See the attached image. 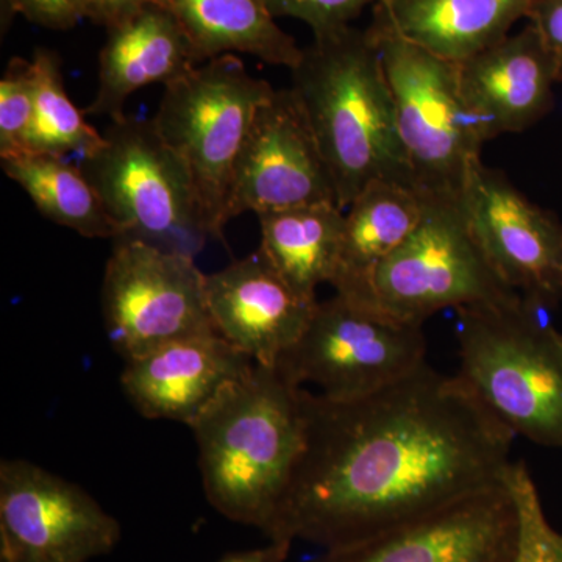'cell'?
<instances>
[{
    "instance_id": "obj_1",
    "label": "cell",
    "mask_w": 562,
    "mask_h": 562,
    "mask_svg": "<svg viewBox=\"0 0 562 562\" xmlns=\"http://www.w3.org/2000/svg\"><path fill=\"white\" fill-rule=\"evenodd\" d=\"M305 432L269 541L335 549L505 483L516 435L425 362L361 397L302 390Z\"/></svg>"
},
{
    "instance_id": "obj_2",
    "label": "cell",
    "mask_w": 562,
    "mask_h": 562,
    "mask_svg": "<svg viewBox=\"0 0 562 562\" xmlns=\"http://www.w3.org/2000/svg\"><path fill=\"white\" fill-rule=\"evenodd\" d=\"M302 390L255 362L190 427L206 501L228 520L266 536L302 453Z\"/></svg>"
},
{
    "instance_id": "obj_3",
    "label": "cell",
    "mask_w": 562,
    "mask_h": 562,
    "mask_svg": "<svg viewBox=\"0 0 562 562\" xmlns=\"http://www.w3.org/2000/svg\"><path fill=\"white\" fill-rule=\"evenodd\" d=\"M291 77L342 210L373 181L416 188L379 46L369 31L350 25L314 38Z\"/></svg>"
},
{
    "instance_id": "obj_4",
    "label": "cell",
    "mask_w": 562,
    "mask_h": 562,
    "mask_svg": "<svg viewBox=\"0 0 562 562\" xmlns=\"http://www.w3.org/2000/svg\"><path fill=\"white\" fill-rule=\"evenodd\" d=\"M457 312L462 382L514 435L562 449V333L524 299Z\"/></svg>"
},
{
    "instance_id": "obj_5",
    "label": "cell",
    "mask_w": 562,
    "mask_h": 562,
    "mask_svg": "<svg viewBox=\"0 0 562 562\" xmlns=\"http://www.w3.org/2000/svg\"><path fill=\"white\" fill-rule=\"evenodd\" d=\"M103 138L79 166L116 222L120 238L195 260L216 236L187 166L154 121L124 114L110 121Z\"/></svg>"
},
{
    "instance_id": "obj_6",
    "label": "cell",
    "mask_w": 562,
    "mask_h": 562,
    "mask_svg": "<svg viewBox=\"0 0 562 562\" xmlns=\"http://www.w3.org/2000/svg\"><path fill=\"white\" fill-rule=\"evenodd\" d=\"M241 58L221 55L165 87L154 124L183 161L216 239L228 222L233 171L255 114L273 94Z\"/></svg>"
},
{
    "instance_id": "obj_7",
    "label": "cell",
    "mask_w": 562,
    "mask_h": 562,
    "mask_svg": "<svg viewBox=\"0 0 562 562\" xmlns=\"http://www.w3.org/2000/svg\"><path fill=\"white\" fill-rule=\"evenodd\" d=\"M420 192L419 224L373 279L376 305L398 319L424 324L447 308L522 301L492 268L469 225L460 194Z\"/></svg>"
},
{
    "instance_id": "obj_8",
    "label": "cell",
    "mask_w": 562,
    "mask_h": 562,
    "mask_svg": "<svg viewBox=\"0 0 562 562\" xmlns=\"http://www.w3.org/2000/svg\"><path fill=\"white\" fill-rule=\"evenodd\" d=\"M368 31L379 46L414 184L461 194L486 140L462 99L458 63L383 29Z\"/></svg>"
},
{
    "instance_id": "obj_9",
    "label": "cell",
    "mask_w": 562,
    "mask_h": 562,
    "mask_svg": "<svg viewBox=\"0 0 562 562\" xmlns=\"http://www.w3.org/2000/svg\"><path fill=\"white\" fill-rule=\"evenodd\" d=\"M425 355L424 324L335 294L317 303L276 369L294 386L314 384L325 397L344 401L398 382L427 362Z\"/></svg>"
},
{
    "instance_id": "obj_10",
    "label": "cell",
    "mask_w": 562,
    "mask_h": 562,
    "mask_svg": "<svg viewBox=\"0 0 562 562\" xmlns=\"http://www.w3.org/2000/svg\"><path fill=\"white\" fill-rule=\"evenodd\" d=\"M102 310L110 342L125 361L165 344L217 333L206 302V273L194 258L136 239H114Z\"/></svg>"
},
{
    "instance_id": "obj_11",
    "label": "cell",
    "mask_w": 562,
    "mask_h": 562,
    "mask_svg": "<svg viewBox=\"0 0 562 562\" xmlns=\"http://www.w3.org/2000/svg\"><path fill=\"white\" fill-rule=\"evenodd\" d=\"M121 536L83 487L35 462L0 464V562H90L113 552Z\"/></svg>"
},
{
    "instance_id": "obj_12",
    "label": "cell",
    "mask_w": 562,
    "mask_h": 562,
    "mask_svg": "<svg viewBox=\"0 0 562 562\" xmlns=\"http://www.w3.org/2000/svg\"><path fill=\"white\" fill-rule=\"evenodd\" d=\"M492 268L524 301L542 310L562 299V224L495 169L476 162L460 194Z\"/></svg>"
},
{
    "instance_id": "obj_13",
    "label": "cell",
    "mask_w": 562,
    "mask_h": 562,
    "mask_svg": "<svg viewBox=\"0 0 562 562\" xmlns=\"http://www.w3.org/2000/svg\"><path fill=\"white\" fill-rule=\"evenodd\" d=\"M316 203L341 209L330 166L294 91L276 90L255 114L236 161L228 221Z\"/></svg>"
},
{
    "instance_id": "obj_14",
    "label": "cell",
    "mask_w": 562,
    "mask_h": 562,
    "mask_svg": "<svg viewBox=\"0 0 562 562\" xmlns=\"http://www.w3.org/2000/svg\"><path fill=\"white\" fill-rule=\"evenodd\" d=\"M519 513L509 476L308 562H512Z\"/></svg>"
},
{
    "instance_id": "obj_15",
    "label": "cell",
    "mask_w": 562,
    "mask_h": 562,
    "mask_svg": "<svg viewBox=\"0 0 562 562\" xmlns=\"http://www.w3.org/2000/svg\"><path fill=\"white\" fill-rule=\"evenodd\" d=\"M206 302L222 338L266 368L299 341L319 303L292 290L260 250L209 273Z\"/></svg>"
},
{
    "instance_id": "obj_16",
    "label": "cell",
    "mask_w": 562,
    "mask_h": 562,
    "mask_svg": "<svg viewBox=\"0 0 562 562\" xmlns=\"http://www.w3.org/2000/svg\"><path fill=\"white\" fill-rule=\"evenodd\" d=\"M254 364L213 333L165 344L125 361L121 384L140 416L191 427L214 397Z\"/></svg>"
},
{
    "instance_id": "obj_17",
    "label": "cell",
    "mask_w": 562,
    "mask_h": 562,
    "mask_svg": "<svg viewBox=\"0 0 562 562\" xmlns=\"http://www.w3.org/2000/svg\"><path fill=\"white\" fill-rule=\"evenodd\" d=\"M458 72L462 99L484 140L538 124L553 109V87L560 83L530 22L522 32L458 63Z\"/></svg>"
},
{
    "instance_id": "obj_18",
    "label": "cell",
    "mask_w": 562,
    "mask_h": 562,
    "mask_svg": "<svg viewBox=\"0 0 562 562\" xmlns=\"http://www.w3.org/2000/svg\"><path fill=\"white\" fill-rule=\"evenodd\" d=\"M199 65L202 61L176 18L158 3H147L135 16L106 29L98 91L85 113L120 120L133 92L154 83L168 87Z\"/></svg>"
},
{
    "instance_id": "obj_19",
    "label": "cell",
    "mask_w": 562,
    "mask_h": 562,
    "mask_svg": "<svg viewBox=\"0 0 562 562\" xmlns=\"http://www.w3.org/2000/svg\"><path fill=\"white\" fill-rule=\"evenodd\" d=\"M536 0H376L373 27L453 63L490 49L528 18Z\"/></svg>"
},
{
    "instance_id": "obj_20",
    "label": "cell",
    "mask_w": 562,
    "mask_h": 562,
    "mask_svg": "<svg viewBox=\"0 0 562 562\" xmlns=\"http://www.w3.org/2000/svg\"><path fill=\"white\" fill-rule=\"evenodd\" d=\"M422 210L424 199L416 188L386 180L369 184L344 214L341 251L330 283L336 294L376 305L375 273L412 235Z\"/></svg>"
},
{
    "instance_id": "obj_21",
    "label": "cell",
    "mask_w": 562,
    "mask_h": 562,
    "mask_svg": "<svg viewBox=\"0 0 562 562\" xmlns=\"http://www.w3.org/2000/svg\"><path fill=\"white\" fill-rule=\"evenodd\" d=\"M176 18L199 60L247 54L292 69L302 58L295 40L281 31L266 0H151Z\"/></svg>"
},
{
    "instance_id": "obj_22",
    "label": "cell",
    "mask_w": 562,
    "mask_h": 562,
    "mask_svg": "<svg viewBox=\"0 0 562 562\" xmlns=\"http://www.w3.org/2000/svg\"><path fill=\"white\" fill-rule=\"evenodd\" d=\"M344 214L335 203L295 206L258 214L260 250L281 279L310 301L331 283L341 251Z\"/></svg>"
},
{
    "instance_id": "obj_23",
    "label": "cell",
    "mask_w": 562,
    "mask_h": 562,
    "mask_svg": "<svg viewBox=\"0 0 562 562\" xmlns=\"http://www.w3.org/2000/svg\"><path fill=\"white\" fill-rule=\"evenodd\" d=\"M3 173L27 192L44 217L83 238L116 239L120 228L79 162L47 154L2 158Z\"/></svg>"
},
{
    "instance_id": "obj_24",
    "label": "cell",
    "mask_w": 562,
    "mask_h": 562,
    "mask_svg": "<svg viewBox=\"0 0 562 562\" xmlns=\"http://www.w3.org/2000/svg\"><path fill=\"white\" fill-rule=\"evenodd\" d=\"M35 68V114L25 154H47L83 160L102 146L99 133L85 120L65 90L61 60L57 52L38 47L33 52Z\"/></svg>"
},
{
    "instance_id": "obj_25",
    "label": "cell",
    "mask_w": 562,
    "mask_h": 562,
    "mask_svg": "<svg viewBox=\"0 0 562 562\" xmlns=\"http://www.w3.org/2000/svg\"><path fill=\"white\" fill-rule=\"evenodd\" d=\"M509 484L519 513V539L512 562H562V532L554 530L524 461H516Z\"/></svg>"
},
{
    "instance_id": "obj_26",
    "label": "cell",
    "mask_w": 562,
    "mask_h": 562,
    "mask_svg": "<svg viewBox=\"0 0 562 562\" xmlns=\"http://www.w3.org/2000/svg\"><path fill=\"white\" fill-rule=\"evenodd\" d=\"M35 114V68L32 60L13 57L0 80V160L27 150Z\"/></svg>"
},
{
    "instance_id": "obj_27",
    "label": "cell",
    "mask_w": 562,
    "mask_h": 562,
    "mask_svg": "<svg viewBox=\"0 0 562 562\" xmlns=\"http://www.w3.org/2000/svg\"><path fill=\"white\" fill-rule=\"evenodd\" d=\"M376 0H266L269 13L277 18H294L308 24L314 38L350 27L362 10Z\"/></svg>"
},
{
    "instance_id": "obj_28",
    "label": "cell",
    "mask_w": 562,
    "mask_h": 562,
    "mask_svg": "<svg viewBox=\"0 0 562 562\" xmlns=\"http://www.w3.org/2000/svg\"><path fill=\"white\" fill-rule=\"evenodd\" d=\"M0 11L2 35L9 31L16 14L50 31H69L85 20L81 0H0Z\"/></svg>"
},
{
    "instance_id": "obj_29",
    "label": "cell",
    "mask_w": 562,
    "mask_h": 562,
    "mask_svg": "<svg viewBox=\"0 0 562 562\" xmlns=\"http://www.w3.org/2000/svg\"><path fill=\"white\" fill-rule=\"evenodd\" d=\"M527 20L552 58L558 81H562V0H536Z\"/></svg>"
},
{
    "instance_id": "obj_30",
    "label": "cell",
    "mask_w": 562,
    "mask_h": 562,
    "mask_svg": "<svg viewBox=\"0 0 562 562\" xmlns=\"http://www.w3.org/2000/svg\"><path fill=\"white\" fill-rule=\"evenodd\" d=\"M81 2H83L85 20L110 29L135 16L151 0H81Z\"/></svg>"
},
{
    "instance_id": "obj_31",
    "label": "cell",
    "mask_w": 562,
    "mask_h": 562,
    "mask_svg": "<svg viewBox=\"0 0 562 562\" xmlns=\"http://www.w3.org/2000/svg\"><path fill=\"white\" fill-rule=\"evenodd\" d=\"M291 542L271 541L260 549L227 554L220 562H284L290 557Z\"/></svg>"
}]
</instances>
